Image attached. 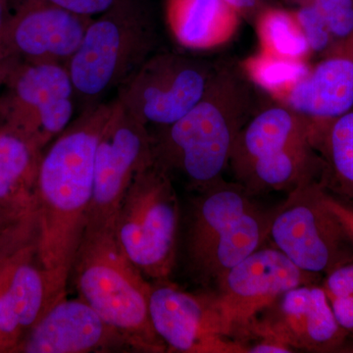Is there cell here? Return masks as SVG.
Segmentation results:
<instances>
[{
	"label": "cell",
	"instance_id": "ffe728a7",
	"mask_svg": "<svg viewBox=\"0 0 353 353\" xmlns=\"http://www.w3.org/2000/svg\"><path fill=\"white\" fill-rule=\"evenodd\" d=\"M41 150L16 132H0V211H34Z\"/></svg>",
	"mask_w": 353,
	"mask_h": 353
},
{
	"label": "cell",
	"instance_id": "8fae6325",
	"mask_svg": "<svg viewBox=\"0 0 353 353\" xmlns=\"http://www.w3.org/2000/svg\"><path fill=\"white\" fill-rule=\"evenodd\" d=\"M316 274L301 270L278 248H259L216 283V304L238 341L260 312L299 285L314 284Z\"/></svg>",
	"mask_w": 353,
	"mask_h": 353
},
{
	"label": "cell",
	"instance_id": "4fadbf2b",
	"mask_svg": "<svg viewBox=\"0 0 353 353\" xmlns=\"http://www.w3.org/2000/svg\"><path fill=\"white\" fill-rule=\"evenodd\" d=\"M257 325L294 350L336 352L347 348L348 334L336 321L322 287L299 285L265 309Z\"/></svg>",
	"mask_w": 353,
	"mask_h": 353
},
{
	"label": "cell",
	"instance_id": "cb8c5ba5",
	"mask_svg": "<svg viewBox=\"0 0 353 353\" xmlns=\"http://www.w3.org/2000/svg\"><path fill=\"white\" fill-rule=\"evenodd\" d=\"M315 9L324 21L334 41L353 30V0H299Z\"/></svg>",
	"mask_w": 353,
	"mask_h": 353
},
{
	"label": "cell",
	"instance_id": "9a60e30c",
	"mask_svg": "<svg viewBox=\"0 0 353 353\" xmlns=\"http://www.w3.org/2000/svg\"><path fill=\"white\" fill-rule=\"evenodd\" d=\"M31 250L18 253L0 271V350H14L55 303L63 299Z\"/></svg>",
	"mask_w": 353,
	"mask_h": 353
},
{
	"label": "cell",
	"instance_id": "f546056e",
	"mask_svg": "<svg viewBox=\"0 0 353 353\" xmlns=\"http://www.w3.org/2000/svg\"><path fill=\"white\" fill-rule=\"evenodd\" d=\"M233 7L241 18L256 17L257 14L267 6L266 0H224Z\"/></svg>",
	"mask_w": 353,
	"mask_h": 353
},
{
	"label": "cell",
	"instance_id": "f1b7e54d",
	"mask_svg": "<svg viewBox=\"0 0 353 353\" xmlns=\"http://www.w3.org/2000/svg\"><path fill=\"white\" fill-rule=\"evenodd\" d=\"M334 317L339 325L350 336L353 334V294L330 299Z\"/></svg>",
	"mask_w": 353,
	"mask_h": 353
},
{
	"label": "cell",
	"instance_id": "4dcf8cb0",
	"mask_svg": "<svg viewBox=\"0 0 353 353\" xmlns=\"http://www.w3.org/2000/svg\"><path fill=\"white\" fill-rule=\"evenodd\" d=\"M6 0H0V36L6 29Z\"/></svg>",
	"mask_w": 353,
	"mask_h": 353
},
{
	"label": "cell",
	"instance_id": "7a4b0ae2",
	"mask_svg": "<svg viewBox=\"0 0 353 353\" xmlns=\"http://www.w3.org/2000/svg\"><path fill=\"white\" fill-rule=\"evenodd\" d=\"M254 85L240 65H218L205 94L180 120L158 128L155 160L172 176H185L194 189L222 179L241 129L254 115Z\"/></svg>",
	"mask_w": 353,
	"mask_h": 353
},
{
	"label": "cell",
	"instance_id": "8992f818",
	"mask_svg": "<svg viewBox=\"0 0 353 353\" xmlns=\"http://www.w3.org/2000/svg\"><path fill=\"white\" fill-rule=\"evenodd\" d=\"M178 197L157 160L139 172L121 202L113 232L130 261L148 279L168 280L176 261Z\"/></svg>",
	"mask_w": 353,
	"mask_h": 353
},
{
	"label": "cell",
	"instance_id": "d6986e66",
	"mask_svg": "<svg viewBox=\"0 0 353 353\" xmlns=\"http://www.w3.org/2000/svg\"><path fill=\"white\" fill-rule=\"evenodd\" d=\"M165 21L183 48L210 50L233 39L240 14L224 0H164Z\"/></svg>",
	"mask_w": 353,
	"mask_h": 353
},
{
	"label": "cell",
	"instance_id": "9c48e42d",
	"mask_svg": "<svg viewBox=\"0 0 353 353\" xmlns=\"http://www.w3.org/2000/svg\"><path fill=\"white\" fill-rule=\"evenodd\" d=\"M154 160L150 129L114 99L95 150L94 190L85 230L113 229L134 176Z\"/></svg>",
	"mask_w": 353,
	"mask_h": 353
},
{
	"label": "cell",
	"instance_id": "44dd1931",
	"mask_svg": "<svg viewBox=\"0 0 353 353\" xmlns=\"http://www.w3.org/2000/svg\"><path fill=\"white\" fill-rule=\"evenodd\" d=\"M314 146L324 161L323 185L353 201V108L323 125Z\"/></svg>",
	"mask_w": 353,
	"mask_h": 353
},
{
	"label": "cell",
	"instance_id": "2e32d148",
	"mask_svg": "<svg viewBox=\"0 0 353 353\" xmlns=\"http://www.w3.org/2000/svg\"><path fill=\"white\" fill-rule=\"evenodd\" d=\"M92 19L43 0H26L7 32L14 50L31 63L67 65Z\"/></svg>",
	"mask_w": 353,
	"mask_h": 353
},
{
	"label": "cell",
	"instance_id": "5bb4252c",
	"mask_svg": "<svg viewBox=\"0 0 353 353\" xmlns=\"http://www.w3.org/2000/svg\"><path fill=\"white\" fill-rule=\"evenodd\" d=\"M132 350L126 339L82 299L58 301L14 350L27 353H90Z\"/></svg>",
	"mask_w": 353,
	"mask_h": 353
},
{
	"label": "cell",
	"instance_id": "83f0119b",
	"mask_svg": "<svg viewBox=\"0 0 353 353\" xmlns=\"http://www.w3.org/2000/svg\"><path fill=\"white\" fill-rule=\"evenodd\" d=\"M323 201L327 208L336 216V219L341 223L348 238L353 243V206L336 199L325 189L323 192Z\"/></svg>",
	"mask_w": 353,
	"mask_h": 353
},
{
	"label": "cell",
	"instance_id": "5b68a950",
	"mask_svg": "<svg viewBox=\"0 0 353 353\" xmlns=\"http://www.w3.org/2000/svg\"><path fill=\"white\" fill-rule=\"evenodd\" d=\"M201 192L192 211L188 252L197 275L216 284L269 238L274 210L259 208L239 183L221 179Z\"/></svg>",
	"mask_w": 353,
	"mask_h": 353
},
{
	"label": "cell",
	"instance_id": "d4e9b609",
	"mask_svg": "<svg viewBox=\"0 0 353 353\" xmlns=\"http://www.w3.org/2000/svg\"><path fill=\"white\" fill-rule=\"evenodd\" d=\"M292 12L311 51H326L334 43L328 28L313 7L301 3V7Z\"/></svg>",
	"mask_w": 353,
	"mask_h": 353
},
{
	"label": "cell",
	"instance_id": "3957f363",
	"mask_svg": "<svg viewBox=\"0 0 353 353\" xmlns=\"http://www.w3.org/2000/svg\"><path fill=\"white\" fill-rule=\"evenodd\" d=\"M70 279L79 297L122 334L132 350L167 352L150 318L152 285L128 259L113 229L85 230Z\"/></svg>",
	"mask_w": 353,
	"mask_h": 353
},
{
	"label": "cell",
	"instance_id": "603a6c76",
	"mask_svg": "<svg viewBox=\"0 0 353 353\" xmlns=\"http://www.w3.org/2000/svg\"><path fill=\"white\" fill-rule=\"evenodd\" d=\"M246 78L280 102L307 75L306 61L284 59L259 51L245 58L240 65Z\"/></svg>",
	"mask_w": 353,
	"mask_h": 353
},
{
	"label": "cell",
	"instance_id": "ba28073f",
	"mask_svg": "<svg viewBox=\"0 0 353 353\" xmlns=\"http://www.w3.org/2000/svg\"><path fill=\"white\" fill-rule=\"evenodd\" d=\"M217 64L183 53L157 51L117 90V101L150 126L163 128L201 101Z\"/></svg>",
	"mask_w": 353,
	"mask_h": 353
},
{
	"label": "cell",
	"instance_id": "52a82bcc",
	"mask_svg": "<svg viewBox=\"0 0 353 353\" xmlns=\"http://www.w3.org/2000/svg\"><path fill=\"white\" fill-rule=\"evenodd\" d=\"M321 179L307 181L289 192L273 211L269 238L274 245L307 273L327 274L353 259L350 240L323 201Z\"/></svg>",
	"mask_w": 353,
	"mask_h": 353
},
{
	"label": "cell",
	"instance_id": "7402d4cb",
	"mask_svg": "<svg viewBox=\"0 0 353 353\" xmlns=\"http://www.w3.org/2000/svg\"><path fill=\"white\" fill-rule=\"evenodd\" d=\"M259 50L284 59L306 61L311 50L294 12L266 6L255 17Z\"/></svg>",
	"mask_w": 353,
	"mask_h": 353
},
{
	"label": "cell",
	"instance_id": "e0dca14e",
	"mask_svg": "<svg viewBox=\"0 0 353 353\" xmlns=\"http://www.w3.org/2000/svg\"><path fill=\"white\" fill-rule=\"evenodd\" d=\"M279 103L327 123L353 108V30L334 41L324 57Z\"/></svg>",
	"mask_w": 353,
	"mask_h": 353
},
{
	"label": "cell",
	"instance_id": "484cf974",
	"mask_svg": "<svg viewBox=\"0 0 353 353\" xmlns=\"http://www.w3.org/2000/svg\"><path fill=\"white\" fill-rule=\"evenodd\" d=\"M328 299L353 294V259L339 265L326 274L321 285Z\"/></svg>",
	"mask_w": 353,
	"mask_h": 353
},
{
	"label": "cell",
	"instance_id": "7c38bea8",
	"mask_svg": "<svg viewBox=\"0 0 353 353\" xmlns=\"http://www.w3.org/2000/svg\"><path fill=\"white\" fill-rule=\"evenodd\" d=\"M13 128L43 150L71 124L76 94L66 65L30 63L13 85Z\"/></svg>",
	"mask_w": 353,
	"mask_h": 353
},
{
	"label": "cell",
	"instance_id": "ac0fdd59",
	"mask_svg": "<svg viewBox=\"0 0 353 353\" xmlns=\"http://www.w3.org/2000/svg\"><path fill=\"white\" fill-rule=\"evenodd\" d=\"M317 123L284 104L255 113L241 129L230 166L238 180L260 165L275 161L296 146L314 145Z\"/></svg>",
	"mask_w": 353,
	"mask_h": 353
},
{
	"label": "cell",
	"instance_id": "4316f807",
	"mask_svg": "<svg viewBox=\"0 0 353 353\" xmlns=\"http://www.w3.org/2000/svg\"><path fill=\"white\" fill-rule=\"evenodd\" d=\"M69 12L94 18L106 12L120 0H43Z\"/></svg>",
	"mask_w": 353,
	"mask_h": 353
},
{
	"label": "cell",
	"instance_id": "6da1fadb",
	"mask_svg": "<svg viewBox=\"0 0 353 353\" xmlns=\"http://www.w3.org/2000/svg\"><path fill=\"white\" fill-rule=\"evenodd\" d=\"M112 108L113 101L83 110L44 148L39 159L32 211L38 226L37 253L65 296L87 227L95 150Z\"/></svg>",
	"mask_w": 353,
	"mask_h": 353
},
{
	"label": "cell",
	"instance_id": "30bf717a",
	"mask_svg": "<svg viewBox=\"0 0 353 353\" xmlns=\"http://www.w3.org/2000/svg\"><path fill=\"white\" fill-rule=\"evenodd\" d=\"M153 328L167 352L245 353L234 338L213 294L185 292L168 280L155 281L150 299Z\"/></svg>",
	"mask_w": 353,
	"mask_h": 353
},
{
	"label": "cell",
	"instance_id": "277c9868",
	"mask_svg": "<svg viewBox=\"0 0 353 353\" xmlns=\"http://www.w3.org/2000/svg\"><path fill=\"white\" fill-rule=\"evenodd\" d=\"M157 25L150 0H120L97 16L67 63L83 110L101 103L157 50Z\"/></svg>",
	"mask_w": 353,
	"mask_h": 353
}]
</instances>
